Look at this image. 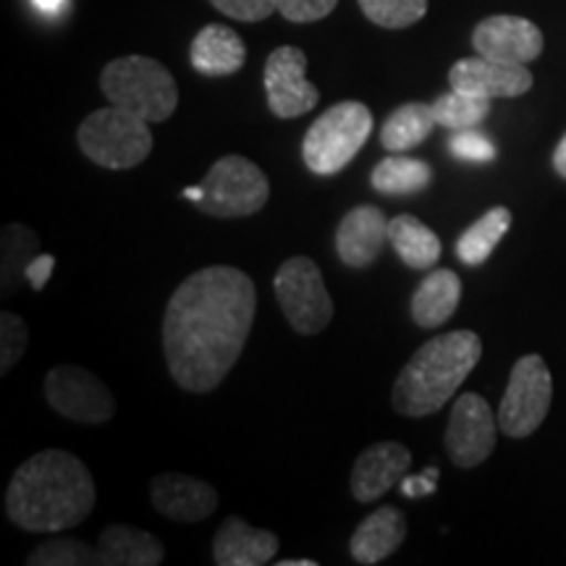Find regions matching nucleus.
<instances>
[{"label":"nucleus","instance_id":"obj_6","mask_svg":"<svg viewBox=\"0 0 566 566\" xmlns=\"http://www.w3.org/2000/svg\"><path fill=\"white\" fill-rule=\"evenodd\" d=\"M76 142L95 166L111 171L137 168L153 153L150 124L116 105L92 111L80 124Z\"/></svg>","mask_w":566,"mask_h":566},{"label":"nucleus","instance_id":"obj_9","mask_svg":"<svg viewBox=\"0 0 566 566\" xmlns=\"http://www.w3.org/2000/svg\"><path fill=\"white\" fill-rule=\"evenodd\" d=\"M554 399V378L541 354H527L512 367L504 399L499 407V428L509 438H527L548 417Z\"/></svg>","mask_w":566,"mask_h":566},{"label":"nucleus","instance_id":"obj_39","mask_svg":"<svg viewBox=\"0 0 566 566\" xmlns=\"http://www.w3.org/2000/svg\"><path fill=\"white\" fill-rule=\"evenodd\" d=\"M202 195H205L202 184H200V187H187V189H184V197H187V200H189V202H195V205H200Z\"/></svg>","mask_w":566,"mask_h":566},{"label":"nucleus","instance_id":"obj_18","mask_svg":"<svg viewBox=\"0 0 566 566\" xmlns=\"http://www.w3.org/2000/svg\"><path fill=\"white\" fill-rule=\"evenodd\" d=\"M279 548V535L271 530H258L242 516H229L212 541V562L218 566H265Z\"/></svg>","mask_w":566,"mask_h":566},{"label":"nucleus","instance_id":"obj_40","mask_svg":"<svg viewBox=\"0 0 566 566\" xmlns=\"http://www.w3.org/2000/svg\"><path fill=\"white\" fill-rule=\"evenodd\" d=\"M317 562H310V558H296V562H281V566H315Z\"/></svg>","mask_w":566,"mask_h":566},{"label":"nucleus","instance_id":"obj_11","mask_svg":"<svg viewBox=\"0 0 566 566\" xmlns=\"http://www.w3.org/2000/svg\"><path fill=\"white\" fill-rule=\"evenodd\" d=\"M268 108L275 118H300L321 101V92L307 80V55L300 48L283 45L265 61Z\"/></svg>","mask_w":566,"mask_h":566},{"label":"nucleus","instance_id":"obj_31","mask_svg":"<svg viewBox=\"0 0 566 566\" xmlns=\"http://www.w3.org/2000/svg\"><path fill=\"white\" fill-rule=\"evenodd\" d=\"M30 346V328L24 317L6 310L0 315V375H9Z\"/></svg>","mask_w":566,"mask_h":566},{"label":"nucleus","instance_id":"obj_32","mask_svg":"<svg viewBox=\"0 0 566 566\" xmlns=\"http://www.w3.org/2000/svg\"><path fill=\"white\" fill-rule=\"evenodd\" d=\"M449 150L454 158L467 163H488L495 158L493 142L475 129L454 132V137L449 139Z\"/></svg>","mask_w":566,"mask_h":566},{"label":"nucleus","instance_id":"obj_36","mask_svg":"<svg viewBox=\"0 0 566 566\" xmlns=\"http://www.w3.org/2000/svg\"><path fill=\"white\" fill-rule=\"evenodd\" d=\"M53 268H55L53 254H38V258L32 260L30 268H27V281L32 283L34 292H42V289H45L48 279L53 275Z\"/></svg>","mask_w":566,"mask_h":566},{"label":"nucleus","instance_id":"obj_38","mask_svg":"<svg viewBox=\"0 0 566 566\" xmlns=\"http://www.w3.org/2000/svg\"><path fill=\"white\" fill-rule=\"evenodd\" d=\"M554 168H556V174L562 176V179H566V134L554 150Z\"/></svg>","mask_w":566,"mask_h":566},{"label":"nucleus","instance_id":"obj_2","mask_svg":"<svg viewBox=\"0 0 566 566\" xmlns=\"http://www.w3.org/2000/svg\"><path fill=\"white\" fill-rule=\"evenodd\" d=\"M95 499L87 464L63 449H48L13 472L6 514L27 533H66L87 520Z\"/></svg>","mask_w":566,"mask_h":566},{"label":"nucleus","instance_id":"obj_17","mask_svg":"<svg viewBox=\"0 0 566 566\" xmlns=\"http://www.w3.org/2000/svg\"><path fill=\"white\" fill-rule=\"evenodd\" d=\"M388 242V218L375 205H357L336 229L338 260L349 268H367L380 258Z\"/></svg>","mask_w":566,"mask_h":566},{"label":"nucleus","instance_id":"obj_35","mask_svg":"<svg viewBox=\"0 0 566 566\" xmlns=\"http://www.w3.org/2000/svg\"><path fill=\"white\" fill-rule=\"evenodd\" d=\"M436 485H438V470L436 467H428V470H422L420 475H412V478L407 475L405 480H401V495H407V499L433 495Z\"/></svg>","mask_w":566,"mask_h":566},{"label":"nucleus","instance_id":"obj_27","mask_svg":"<svg viewBox=\"0 0 566 566\" xmlns=\"http://www.w3.org/2000/svg\"><path fill=\"white\" fill-rule=\"evenodd\" d=\"M509 226H512V210L493 208L483 218L467 229L457 242V254L464 265H483L491 258L501 239L506 237Z\"/></svg>","mask_w":566,"mask_h":566},{"label":"nucleus","instance_id":"obj_3","mask_svg":"<svg viewBox=\"0 0 566 566\" xmlns=\"http://www.w3.org/2000/svg\"><path fill=\"white\" fill-rule=\"evenodd\" d=\"M483 357V342L472 331H451L424 342L401 367L391 391V405L405 417L436 415L451 401L467 375Z\"/></svg>","mask_w":566,"mask_h":566},{"label":"nucleus","instance_id":"obj_29","mask_svg":"<svg viewBox=\"0 0 566 566\" xmlns=\"http://www.w3.org/2000/svg\"><path fill=\"white\" fill-rule=\"evenodd\" d=\"M373 24L384 30H407L428 13V0H357Z\"/></svg>","mask_w":566,"mask_h":566},{"label":"nucleus","instance_id":"obj_22","mask_svg":"<svg viewBox=\"0 0 566 566\" xmlns=\"http://www.w3.org/2000/svg\"><path fill=\"white\" fill-rule=\"evenodd\" d=\"M459 300H462V281L449 268H438L415 289L409 313L420 328H438L454 317Z\"/></svg>","mask_w":566,"mask_h":566},{"label":"nucleus","instance_id":"obj_23","mask_svg":"<svg viewBox=\"0 0 566 566\" xmlns=\"http://www.w3.org/2000/svg\"><path fill=\"white\" fill-rule=\"evenodd\" d=\"M388 242L412 271H430L441 260V239L420 218L396 216L388 221Z\"/></svg>","mask_w":566,"mask_h":566},{"label":"nucleus","instance_id":"obj_15","mask_svg":"<svg viewBox=\"0 0 566 566\" xmlns=\"http://www.w3.org/2000/svg\"><path fill=\"white\" fill-rule=\"evenodd\" d=\"M409 464H412V451H409L405 443L380 441L367 446L352 467V495L359 504L378 501L380 495L391 491L394 485H401V480H405L409 472Z\"/></svg>","mask_w":566,"mask_h":566},{"label":"nucleus","instance_id":"obj_28","mask_svg":"<svg viewBox=\"0 0 566 566\" xmlns=\"http://www.w3.org/2000/svg\"><path fill=\"white\" fill-rule=\"evenodd\" d=\"M488 113H491V101L488 97L470 95V92L462 90L446 92L433 103L436 124L451 132L475 129L478 124L485 122Z\"/></svg>","mask_w":566,"mask_h":566},{"label":"nucleus","instance_id":"obj_13","mask_svg":"<svg viewBox=\"0 0 566 566\" xmlns=\"http://www.w3.org/2000/svg\"><path fill=\"white\" fill-rule=\"evenodd\" d=\"M543 45H546L543 32L533 21L509 17V13L483 19L472 32V48L478 55L504 63H525L527 66L530 61L541 59Z\"/></svg>","mask_w":566,"mask_h":566},{"label":"nucleus","instance_id":"obj_10","mask_svg":"<svg viewBox=\"0 0 566 566\" xmlns=\"http://www.w3.org/2000/svg\"><path fill=\"white\" fill-rule=\"evenodd\" d=\"M45 399L71 422L101 424L116 415V399L108 386L80 365L53 367L45 375Z\"/></svg>","mask_w":566,"mask_h":566},{"label":"nucleus","instance_id":"obj_16","mask_svg":"<svg viewBox=\"0 0 566 566\" xmlns=\"http://www.w3.org/2000/svg\"><path fill=\"white\" fill-rule=\"evenodd\" d=\"M155 512L174 522H200L218 509V491L205 480L184 472H166L150 483Z\"/></svg>","mask_w":566,"mask_h":566},{"label":"nucleus","instance_id":"obj_8","mask_svg":"<svg viewBox=\"0 0 566 566\" xmlns=\"http://www.w3.org/2000/svg\"><path fill=\"white\" fill-rule=\"evenodd\" d=\"M281 313L296 334L315 336L334 321V302L315 260L289 258L273 281Z\"/></svg>","mask_w":566,"mask_h":566},{"label":"nucleus","instance_id":"obj_34","mask_svg":"<svg viewBox=\"0 0 566 566\" xmlns=\"http://www.w3.org/2000/svg\"><path fill=\"white\" fill-rule=\"evenodd\" d=\"M210 3L237 21H263L279 11V0H210Z\"/></svg>","mask_w":566,"mask_h":566},{"label":"nucleus","instance_id":"obj_21","mask_svg":"<svg viewBox=\"0 0 566 566\" xmlns=\"http://www.w3.org/2000/svg\"><path fill=\"white\" fill-rule=\"evenodd\" d=\"M166 558L163 543L147 530L129 525H111L97 541V564L101 566H158Z\"/></svg>","mask_w":566,"mask_h":566},{"label":"nucleus","instance_id":"obj_25","mask_svg":"<svg viewBox=\"0 0 566 566\" xmlns=\"http://www.w3.org/2000/svg\"><path fill=\"white\" fill-rule=\"evenodd\" d=\"M373 187L388 197H409L433 184V168L424 160L407 158L405 153H391L373 168Z\"/></svg>","mask_w":566,"mask_h":566},{"label":"nucleus","instance_id":"obj_1","mask_svg":"<svg viewBox=\"0 0 566 566\" xmlns=\"http://www.w3.org/2000/svg\"><path fill=\"white\" fill-rule=\"evenodd\" d=\"M258 289L233 265H210L184 279L163 317V352L171 378L189 394L226 380L250 338Z\"/></svg>","mask_w":566,"mask_h":566},{"label":"nucleus","instance_id":"obj_30","mask_svg":"<svg viewBox=\"0 0 566 566\" xmlns=\"http://www.w3.org/2000/svg\"><path fill=\"white\" fill-rule=\"evenodd\" d=\"M30 566H87L97 564V551H92L87 543L71 541V537H53L42 543L27 558Z\"/></svg>","mask_w":566,"mask_h":566},{"label":"nucleus","instance_id":"obj_37","mask_svg":"<svg viewBox=\"0 0 566 566\" xmlns=\"http://www.w3.org/2000/svg\"><path fill=\"white\" fill-rule=\"evenodd\" d=\"M30 3L42 17H59V13L69 9V0H30Z\"/></svg>","mask_w":566,"mask_h":566},{"label":"nucleus","instance_id":"obj_12","mask_svg":"<svg viewBox=\"0 0 566 566\" xmlns=\"http://www.w3.org/2000/svg\"><path fill=\"white\" fill-rule=\"evenodd\" d=\"M495 417L483 396L462 394L451 409L449 430H446V451L462 470L483 464L495 449Z\"/></svg>","mask_w":566,"mask_h":566},{"label":"nucleus","instance_id":"obj_33","mask_svg":"<svg viewBox=\"0 0 566 566\" xmlns=\"http://www.w3.org/2000/svg\"><path fill=\"white\" fill-rule=\"evenodd\" d=\"M338 6V0H279V13L294 24H310L331 17Z\"/></svg>","mask_w":566,"mask_h":566},{"label":"nucleus","instance_id":"obj_5","mask_svg":"<svg viewBox=\"0 0 566 566\" xmlns=\"http://www.w3.org/2000/svg\"><path fill=\"white\" fill-rule=\"evenodd\" d=\"M373 134V113L365 103H336L315 118L302 142L304 166L315 176H336L363 150Z\"/></svg>","mask_w":566,"mask_h":566},{"label":"nucleus","instance_id":"obj_26","mask_svg":"<svg viewBox=\"0 0 566 566\" xmlns=\"http://www.w3.org/2000/svg\"><path fill=\"white\" fill-rule=\"evenodd\" d=\"M433 126V105L407 103L386 118L384 129H380V145H384L388 153H409L430 137Z\"/></svg>","mask_w":566,"mask_h":566},{"label":"nucleus","instance_id":"obj_20","mask_svg":"<svg viewBox=\"0 0 566 566\" xmlns=\"http://www.w3.org/2000/svg\"><path fill=\"white\" fill-rule=\"evenodd\" d=\"M189 61L205 76H231L244 66L247 45L229 27L208 24L192 40Z\"/></svg>","mask_w":566,"mask_h":566},{"label":"nucleus","instance_id":"obj_24","mask_svg":"<svg viewBox=\"0 0 566 566\" xmlns=\"http://www.w3.org/2000/svg\"><path fill=\"white\" fill-rule=\"evenodd\" d=\"M38 254V233L21 223L3 226V237H0V294L3 300L19 292L21 281L27 279V268Z\"/></svg>","mask_w":566,"mask_h":566},{"label":"nucleus","instance_id":"obj_19","mask_svg":"<svg viewBox=\"0 0 566 566\" xmlns=\"http://www.w3.org/2000/svg\"><path fill=\"white\" fill-rule=\"evenodd\" d=\"M407 537V520L396 506H380L367 514L363 525L354 530L349 551L352 558L363 566L386 562Z\"/></svg>","mask_w":566,"mask_h":566},{"label":"nucleus","instance_id":"obj_7","mask_svg":"<svg viewBox=\"0 0 566 566\" xmlns=\"http://www.w3.org/2000/svg\"><path fill=\"white\" fill-rule=\"evenodd\" d=\"M200 208L212 218H247L265 208L271 197V184L263 168H258L242 155H223L212 163L208 176L202 179Z\"/></svg>","mask_w":566,"mask_h":566},{"label":"nucleus","instance_id":"obj_14","mask_svg":"<svg viewBox=\"0 0 566 566\" xmlns=\"http://www.w3.org/2000/svg\"><path fill=\"white\" fill-rule=\"evenodd\" d=\"M451 90L470 92V95L488 97H520L533 90V74L525 63H504L472 55V59L457 61L449 71Z\"/></svg>","mask_w":566,"mask_h":566},{"label":"nucleus","instance_id":"obj_4","mask_svg":"<svg viewBox=\"0 0 566 566\" xmlns=\"http://www.w3.org/2000/svg\"><path fill=\"white\" fill-rule=\"evenodd\" d=\"M101 90L111 105L145 118L147 124L168 122L179 108L174 74L147 55H124L111 61L101 74Z\"/></svg>","mask_w":566,"mask_h":566}]
</instances>
